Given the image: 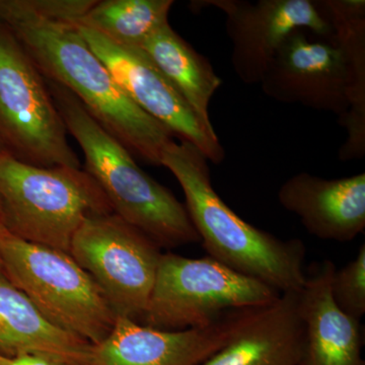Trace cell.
I'll return each mask as SVG.
<instances>
[{
	"instance_id": "3957f363",
	"label": "cell",
	"mask_w": 365,
	"mask_h": 365,
	"mask_svg": "<svg viewBox=\"0 0 365 365\" xmlns=\"http://www.w3.org/2000/svg\"><path fill=\"white\" fill-rule=\"evenodd\" d=\"M6 26L45 79L71 91L132 155L162 167L163 151L174 140L172 132L127 97L76 25L21 21Z\"/></svg>"
},
{
	"instance_id": "2e32d148",
	"label": "cell",
	"mask_w": 365,
	"mask_h": 365,
	"mask_svg": "<svg viewBox=\"0 0 365 365\" xmlns=\"http://www.w3.org/2000/svg\"><path fill=\"white\" fill-rule=\"evenodd\" d=\"M141 50L189 106L205 133L220 140L211 123L209 105L222 81L208 59L182 39L169 23L148 38Z\"/></svg>"
},
{
	"instance_id": "ba28073f",
	"label": "cell",
	"mask_w": 365,
	"mask_h": 365,
	"mask_svg": "<svg viewBox=\"0 0 365 365\" xmlns=\"http://www.w3.org/2000/svg\"><path fill=\"white\" fill-rule=\"evenodd\" d=\"M47 81L11 28L0 23V139L4 150L37 167L79 169Z\"/></svg>"
},
{
	"instance_id": "4fadbf2b",
	"label": "cell",
	"mask_w": 365,
	"mask_h": 365,
	"mask_svg": "<svg viewBox=\"0 0 365 365\" xmlns=\"http://www.w3.org/2000/svg\"><path fill=\"white\" fill-rule=\"evenodd\" d=\"M278 201L299 216L309 235L325 241L351 242L365 228V174L327 180L307 172L283 182Z\"/></svg>"
},
{
	"instance_id": "e0dca14e",
	"label": "cell",
	"mask_w": 365,
	"mask_h": 365,
	"mask_svg": "<svg viewBox=\"0 0 365 365\" xmlns=\"http://www.w3.org/2000/svg\"><path fill=\"white\" fill-rule=\"evenodd\" d=\"M88 344L49 323L26 295L0 273V354L41 353L72 365Z\"/></svg>"
},
{
	"instance_id": "ffe728a7",
	"label": "cell",
	"mask_w": 365,
	"mask_h": 365,
	"mask_svg": "<svg viewBox=\"0 0 365 365\" xmlns=\"http://www.w3.org/2000/svg\"><path fill=\"white\" fill-rule=\"evenodd\" d=\"M337 306L352 318L359 319L365 314V246L361 245L354 260L336 269L331 284Z\"/></svg>"
},
{
	"instance_id": "9a60e30c",
	"label": "cell",
	"mask_w": 365,
	"mask_h": 365,
	"mask_svg": "<svg viewBox=\"0 0 365 365\" xmlns=\"http://www.w3.org/2000/svg\"><path fill=\"white\" fill-rule=\"evenodd\" d=\"M304 343L299 292H287L201 365H300Z\"/></svg>"
},
{
	"instance_id": "277c9868",
	"label": "cell",
	"mask_w": 365,
	"mask_h": 365,
	"mask_svg": "<svg viewBox=\"0 0 365 365\" xmlns=\"http://www.w3.org/2000/svg\"><path fill=\"white\" fill-rule=\"evenodd\" d=\"M66 130L85 155V170L104 192L115 215L160 248L200 242L184 204L138 167L133 155L86 112L63 86L47 81Z\"/></svg>"
},
{
	"instance_id": "44dd1931",
	"label": "cell",
	"mask_w": 365,
	"mask_h": 365,
	"mask_svg": "<svg viewBox=\"0 0 365 365\" xmlns=\"http://www.w3.org/2000/svg\"><path fill=\"white\" fill-rule=\"evenodd\" d=\"M0 365H66L61 360L41 353H21L14 356L0 354Z\"/></svg>"
},
{
	"instance_id": "6da1fadb",
	"label": "cell",
	"mask_w": 365,
	"mask_h": 365,
	"mask_svg": "<svg viewBox=\"0 0 365 365\" xmlns=\"http://www.w3.org/2000/svg\"><path fill=\"white\" fill-rule=\"evenodd\" d=\"M160 163L181 186L185 207L207 256L280 294L302 292L307 277L302 240L279 239L245 222L213 188L207 158L193 144L173 140Z\"/></svg>"
},
{
	"instance_id": "d6986e66",
	"label": "cell",
	"mask_w": 365,
	"mask_h": 365,
	"mask_svg": "<svg viewBox=\"0 0 365 365\" xmlns=\"http://www.w3.org/2000/svg\"><path fill=\"white\" fill-rule=\"evenodd\" d=\"M96 0H0V23L45 21L76 25Z\"/></svg>"
},
{
	"instance_id": "30bf717a",
	"label": "cell",
	"mask_w": 365,
	"mask_h": 365,
	"mask_svg": "<svg viewBox=\"0 0 365 365\" xmlns=\"http://www.w3.org/2000/svg\"><path fill=\"white\" fill-rule=\"evenodd\" d=\"M261 307L230 312L210 326L182 331L158 330L117 316L107 337L86 346L72 365H201L225 347Z\"/></svg>"
},
{
	"instance_id": "603a6c76",
	"label": "cell",
	"mask_w": 365,
	"mask_h": 365,
	"mask_svg": "<svg viewBox=\"0 0 365 365\" xmlns=\"http://www.w3.org/2000/svg\"><path fill=\"white\" fill-rule=\"evenodd\" d=\"M2 150H4V144L1 143V139H0V153H1Z\"/></svg>"
},
{
	"instance_id": "52a82bcc",
	"label": "cell",
	"mask_w": 365,
	"mask_h": 365,
	"mask_svg": "<svg viewBox=\"0 0 365 365\" xmlns=\"http://www.w3.org/2000/svg\"><path fill=\"white\" fill-rule=\"evenodd\" d=\"M280 292L211 257L162 254L139 322L163 331L204 328L239 309L267 306Z\"/></svg>"
},
{
	"instance_id": "9c48e42d",
	"label": "cell",
	"mask_w": 365,
	"mask_h": 365,
	"mask_svg": "<svg viewBox=\"0 0 365 365\" xmlns=\"http://www.w3.org/2000/svg\"><path fill=\"white\" fill-rule=\"evenodd\" d=\"M162 254L153 240L114 212L86 220L69 248L115 314L137 322L148 306Z\"/></svg>"
},
{
	"instance_id": "7402d4cb",
	"label": "cell",
	"mask_w": 365,
	"mask_h": 365,
	"mask_svg": "<svg viewBox=\"0 0 365 365\" xmlns=\"http://www.w3.org/2000/svg\"><path fill=\"white\" fill-rule=\"evenodd\" d=\"M1 222H2L1 213H0V223H1ZM0 273H4V272H2L1 263H0Z\"/></svg>"
},
{
	"instance_id": "5b68a950",
	"label": "cell",
	"mask_w": 365,
	"mask_h": 365,
	"mask_svg": "<svg viewBox=\"0 0 365 365\" xmlns=\"http://www.w3.org/2000/svg\"><path fill=\"white\" fill-rule=\"evenodd\" d=\"M112 212L103 190L81 168L37 167L0 153V213L16 237L69 254L86 220Z\"/></svg>"
},
{
	"instance_id": "5bb4252c",
	"label": "cell",
	"mask_w": 365,
	"mask_h": 365,
	"mask_svg": "<svg viewBox=\"0 0 365 365\" xmlns=\"http://www.w3.org/2000/svg\"><path fill=\"white\" fill-rule=\"evenodd\" d=\"M335 264L324 260L307 273L299 292L304 343L300 365H364L359 319L345 314L333 299Z\"/></svg>"
},
{
	"instance_id": "8992f818",
	"label": "cell",
	"mask_w": 365,
	"mask_h": 365,
	"mask_svg": "<svg viewBox=\"0 0 365 365\" xmlns=\"http://www.w3.org/2000/svg\"><path fill=\"white\" fill-rule=\"evenodd\" d=\"M2 272L49 323L96 344L117 316L100 288L66 252L25 241L0 223Z\"/></svg>"
},
{
	"instance_id": "ac0fdd59",
	"label": "cell",
	"mask_w": 365,
	"mask_h": 365,
	"mask_svg": "<svg viewBox=\"0 0 365 365\" xmlns=\"http://www.w3.org/2000/svg\"><path fill=\"white\" fill-rule=\"evenodd\" d=\"M174 4L173 0H96L76 26L118 46L141 49L148 38L169 23Z\"/></svg>"
},
{
	"instance_id": "8fae6325",
	"label": "cell",
	"mask_w": 365,
	"mask_h": 365,
	"mask_svg": "<svg viewBox=\"0 0 365 365\" xmlns=\"http://www.w3.org/2000/svg\"><path fill=\"white\" fill-rule=\"evenodd\" d=\"M195 4L225 13L232 44V66L247 85L261 83L281 45L294 31L302 29L324 37L333 34L314 0H205Z\"/></svg>"
},
{
	"instance_id": "7c38bea8",
	"label": "cell",
	"mask_w": 365,
	"mask_h": 365,
	"mask_svg": "<svg viewBox=\"0 0 365 365\" xmlns=\"http://www.w3.org/2000/svg\"><path fill=\"white\" fill-rule=\"evenodd\" d=\"M76 26L137 107L167 127L180 141L196 146L208 162L225 160V151L220 141L205 133L189 106L143 50L118 46L93 31Z\"/></svg>"
},
{
	"instance_id": "7a4b0ae2",
	"label": "cell",
	"mask_w": 365,
	"mask_h": 365,
	"mask_svg": "<svg viewBox=\"0 0 365 365\" xmlns=\"http://www.w3.org/2000/svg\"><path fill=\"white\" fill-rule=\"evenodd\" d=\"M334 35L295 30L285 39L260 85L278 103L338 116L347 136L365 135V16L334 24Z\"/></svg>"
}]
</instances>
